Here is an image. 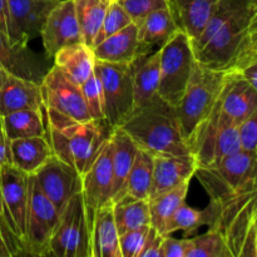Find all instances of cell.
I'll list each match as a JSON object with an SVG mask.
<instances>
[{
    "label": "cell",
    "mask_w": 257,
    "mask_h": 257,
    "mask_svg": "<svg viewBox=\"0 0 257 257\" xmlns=\"http://www.w3.org/2000/svg\"><path fill=\"white\" fill-rule=\"evenodd\" d=\"M248 256L257 257V198L236 253V257Z\"/></svg>",
    "instance_id": "cell-40"
},
{
    "label": "cell",
    "mask_w": 257,
    "mask_h": 257,
    "mask_svg": "<svg viewBox=\"0 0 257 257\" xmlns=\"http://www.w3.org/2000/svg\"><path fill=\"white\" fill-rule=\"evenodd\" d=\"M35 180L42 192L60 211L73 196L83 191V177L77 168L53 155L37 172Z\"/></svg>",
    "instance_id": "cell-12"
},
{
    "label": "cell",
    "mask_w": 257,
    "mask_h": 257,
    "mask_svg": "<svg viewBox=\"0 0 257 257\" xmlns=\"http://www.w3.org/2000/svg\"><path fill=\"white\" fill-rule=\"evenodd\" d=\"M227 70H217L195 60L182 98L176 105L182 136L187 145L198 125L208 117L222 90Z\"/></svg>",
    "instance_id": "cell-3"
},
{
    "label": "cell",
    "mask_w": 257,
    "mask_h": 257,
    "mask_svg": "<svg viewBox=\"0 0 257 257\" xmlns=\"http://www.w3.org/2000/svg\"><path fill=\"white\" fill-rule=\"evenodd\" d=\"M94 73L103 88L104 118L115 130L128 119L135 108L133 65L95 59Z\"/></svg>",
    "instance_id": "cell-8"
},
{
    "label": "cell",
    "mask_w": 257,
    "mask_h": 257,
    "mask_svg": "<svg viewBox=\"0 0 257 257\" xmlns=\"http://www.w3.org/2000/svg\"><path fill=\"white\" fill-rule=\"evenodd\" d=\"M180 28L176 24L170 8L156 10L138 24L140 55L153 52L155 47L165 45Z\"/></svg>",
    "instance_id": "cell-25"
},
{
    "label": "cell",
    "mask_w": 257,
    "mask_h": 257,
    "mask_svg": "<svg viewBox=\"0 0 257 257\" xmlns=\"http://www.w3.org/2000/svg\"><path fill=\"white\" fill-rule=\"evenodd\" d=\"M59 2L60 0H8L10 42L27 47L33 38L40 34L48 15Z\"/></svg>",
    "instance_id": "cell-13"
},
{
    "label": "cell",
    "mask_w": 257,
    "mask_h": 257,
    "mask_svg": "<svg viewBox=\"0 0 257 257\" xmlns=\"http://www.w3.org/2000/svg\"><path fill=\"white\" fill-rule=\"evenodd\" d=\"M0 223H2V222H0Z\"/></svg>",
    "instance_id": "cell-49"
},
{
    "label": "cell",
    "mask_w": 257,
    "mask_h": 257,
    "mask_svg": "<svg viewBox=\"0 0 257 257\" xmlns=\"http://www.w3.org/2000/svg\"><path fill=\"white\" fill-rule=\"evenodd\" d=\"M29 202V175L13 165L0 167V222L10 236L19 243L27 230ZM24 253V251H23Z\"/></svg>",
    "instance_id": "cell-9"
},
{
    "label": "cell",
    "mask_w": 257,
    "mask_h": 257,
    "mask_svg": "<svg viewBox=\"0 0 257 257\" xmlns=\"http://www.w3.org/2000/svg\"><path fill=\"white\" fill-rule=\"evenodd\" d=\"M257 12V0L228 20L195 53L198 62L217 70H230L245 48Z\"/></svg>",
    "instance_id": "cell-5"
},
{
    "label": "cell",
    "mask_w": 257,
    "mask_h": 257,
    "mask_svg": "<svg viewBox=\"0 0 257 257\" xmlns=\"http://www.w3.org/2000/svg\"><path fill=\"white\" fill-rule=\"evenodd\" d=\"M0 30L9 37L10 18L8 9V0H0Z\"/></svg>",
    "instance_id": "cell-47"
},
{
    "label": "cell",
    "mask_w": 257,
    "mask_h": 257,
    "mask_svg": "<svg viewBox=\"0 0 257 257\" xmlns=\"http://www.w3.org/2000/svg\"><path fill=\"white\" fill-rule=\"evenodd\" d=\"M186 257H232L225 240L218 231L208 228L207 232L190 237Z\"/></svg>",
    "instance_id": "cell-35"
},
{
    "label": "cell",
    "mask_w": 257,
    "mask_h": 257,
    "mask_svg": "<svg viewBox=\"0 0 257 257\" xmlns=\"http://www.w3.org/2000/svg\"><path fill=\"white\" fill-rule=\"evenodd\" d=\"M48 136L53 155L77 168L80 175H84L104 143L112 136L114 128L103 119L82 120L73 119L50 108H45Z\"/></svg>",
    "instance_id": "cell-1"
},
{
    "label": "cell",
    "mask_w": 257,
    "mask_h": 257,
    "mask_svg": "<svg viewBox=\"0 0 257 257\" xmlns=\"http://www.w3.org/2000/svg\"><path fill=\"white\" fill-rule=\"evenodd\" d=\"M112 137V136H110ZM113 143L108 140L99 155L83 177V197L92 218L93 212L102 206L112 203L113 191Z\"/></svg>",
    "instance_id": "cell-15"
},
{
    "label": "cell",
    "mask_w": 257,
    "mask_h": 257,
    "mask_svg": "<svg viewBox=\"0 0 257 257\" xmlns=\"http://www.w3.org/2000/svg\"><path fill=\"white\" fill-rule=\"evenodd\" d=\"M130 14L135 24H140L147 15L168 8V0H117Z\"/></svg>",
    "instance_id": "cell-38"
},
{
    "label": "cell",
    "mask_w": 257,
    "mask_h": 257,
    "mask_svg": "<svg viewBox=\"0 0 257 257\" xmlns=\"http://www.w3.org/2000/svg\"><path fill=\"white\" fill-rule=\"evenodd\" d=\"M150 227L151 225L119 235V248L122 257H140Z\"/></svg>",
    "instance_id": "cell-39"
},
{
    "label": "cell",
    "mask_w": 257,
    "mask_h": 257,
    "mask_svg": "<svg viewBox=\"0 0 257 257\" xmlns=\"http://www.w3.org/2000/svg\"><path fill=\"white\" fill-rule=\"evenodd\" d=\"M113 213L119 235L151 225L148 200H133L124 197L113 203Z\"/></svg>",
    "instance_id": "cell-31"
},
{
    "label": "cell",
    "mask_w": 257,
    "mask_h": 257,
    "mask_svg": "<svg viewBox=\"0 0 257 257\" xmlns=\"http://www.w3.org/2000/svg\"><path fill=\"white\" fill-rule=\"evenodd\" d=\"M253 2L255 0H218L215 10L211 14L208 22L206 23L201 34L195 40H192L193 52H198L222 25H225L238 13L247 9Z\"/></svg>",
    "instance_id": "cell-33"
},
{
    "label": "cell",
    "mask_w": 257,
    "mask_h": 257,
    "mask_svg": "<svg viewBox=\"0 0 257 257\" xmlns=\"http://www.w3.org/2000/svg\"><path fill=\"white\" fill-rule=\"evenodd\" d=\"M0 68L9 74L42 83L45 73L42 60L29 47L13 44L9 37L0 30Z\"/></svg>",
    "instance_id": "cell-18"
},
{
    "label": "cell",
    "mask_w": 257,
    "mask_h": 257,
    "mask_svg": "<svg viewBox=\"0 0 257 257\" xmlns=\"http://www.w3.org/2000/svg\"><path fill=\"white\" fill-rule=\"evenodd\" d=\"M12 165L28 175H34L53 156L47 135L10 141Z\"/></svg>",
    "instance_id": "cell-26"
},
{
    "label": "cell",
    "mask_w": 257,
    "mask_h": 257,
    "mask_svg": "<svg viewBox=\"0 0 257 257\" xmlns=\"http://www.w3.org/2000/svg\"><path fill=\"white\" fill-rule=\"evenodd\" d=\"M59 220V211L42 192L34 175H29V202L23 251L32 256H48L53 232Z\"/></svg>",
    "instance_id": "cell-10"
},
{
    "label": "cell",
    "mask_w": 257,
    "mask_h": 257,
    "mask_svg": "<svg viewBox=\"0 0 257 257\" xmlns=\"http://www.w3.org/2000/svg\"><path fill=\"white\" fill-rule=\"evenodd\" d=\"M20 253H23L20 246L0 223V257H13Z\"/></svg>",
    "instance_id": "cell-44"
},
{
    "label": "cell",
    "mask_w": 257,
    "mask_h": 257,
    "mask_svg": "<svg viewBox=\"0 0 257 257\" xmlns=\"http://www.w3.org/2000/svg\"><path fill=\"white\" fill-rule=\"evenodd\" d=\"M54 64L73 82L82 85L94 72V52L85 43H75L58 50L54 55Z\"/></svg>",
    "instance_id": "cell-27"
},
{
    "label": "cell",
    "mask_w": 257,
    "mask_h": 257,
    "mask_svg": "<svg viewBox=\"0 0 257 257\" xmlns=\"http://www.w3.org/2000/svg\"><path fill=\"white\" fill-rule=\"evenodd\" d=\"M93 52L97 60L131 64L140 57L138 25L132 23L124 29L105 38L93 48Z\"/></svg>",
    "instance_id": "cell-22"
},
{
    "label": "cell",
    "mask_w": 257,
    "mask_h": 257,
    "mask_svg": "<svg viewBox=\"0 0 257 257\" xmlns=\"http://www.w3.org/2000/svg\"><path fill=\"white\" fill-rule=\"evenodd\" d=\"M8 75H9V73H8L5 69H3V68H0V87L4 84V82L7 80Z\"/></svg>",
    "instance_id": "cell-48"
},
{
    "label": "cell",
    "mask_w": 257,
    "mask_h": 257,
    "mask_svg": "<svg viewBox=\"0 0 257 257\" xmlns=\"http://www.w3.org/2000/svg\"><path fill=\"white\" fill-rule=\"evenodd\" d=\"M43 109H23L0 117L5 135L10 141L19 138L45 136L47 128L44 124Z\"/></svg>",
    "instance_id": "cell-28"
},
{
    "label": "cell",
    "mask_w": 257,
    "mask_h": 257,
    "mask_svg": "<svg viewBox=\"0 0 257 257\" xmlns=\"http://www.w3.org/2000/svg\"><path fill=\"white\" fill-rule=\"evenodd\" d=\"M90 245L92 257H122L113 203L102 206L93 212Z\"/></svg>",
    "instance_id": "cell-20"
},
{
    "label": "cell",
    "mask_w": 257,
    "mask_h": 257,
    "mask_svg": "<svg viewBox=\"0 0 257 257\" xmlns=\"http://www.w3.org/2000/svg\"><path fill=\"white\" fill-rule=\"evenodd\" d=\"M132 18H131L130 14L125 12L124 8H123L117 0H112L109 7H108L107 13H105V17L104 19H103L99 33H98L97 38H95L94 47L98 43L104 40L105 38L110 37V35L114 34V33L124 29L125 27H128V25L132 24Z\"/></svg>",
    "instance_id": "cell-36"
},
{
    "label": "cell",
    "mask_w": 257,
    "mask_h": 257,
    "mask_svg": "<svg viewBox=\"0 0 257 257\" xmlns=\"http://www.w3.org/2000/svg\"><path fill=\"white\" fill-rule=\"evenodd\" d=\"M5 165H12V156H10V140L5 135L0 119V167Z\"/></svg>",
    "instance_id": "cell-46"
},
{
    "label": "cell",
    "mask_w": 257,
    "mask_h": 257,
    "mask_svg": "<svg viewBox=\"0 0 257 257\" xmlns=\"http://www.w3.org/2000/svg\"><path fill=\"white\" fill-rule=\"evenodd\" d=\"M197 168L193 156H155L153 178L148 200L173 190L182 183L191 182Z\"/></svg>",
    "instance_id": "cell-16"
},
{
    "label": "cell",
    "mask_w": 257,
    "mask_h": 257,
    "mask_svg": "<svg viewBox=\"0 0 257 257\" xmlns=\"http://www.w3.org/2000/svg\"><path fill=\"white\" fill-rule=\"evenodd\" d=\"M188 187H190V182H185L173 190L161 193V195L148 200L151 226L155 227L163 236H165V230L168 221L171 220L173 213L178 210V207L185 203Z\"/></svg>",
    "instance_id": "cell-29"
},
{
    "label": "cell",
    "mask_w": 257,
    "mask_h": 257,
    "mask_svg": "<svg viewBox=\"0 0 257 257\" xmlns=\"http://www.w3.org/2000/svg\"><path fill=\"white\" fill-rule=\"evenodd\" d=\"M90 227L92 218L80 192L73 196L60 211L48 256L92 257Z\"/></svg>",
    "instance_id": "cell-6"
},
{
    "label": "cell",
    "mask_w": 257,
    "mask_h": 257,
    "mask_svg": "<svg viewBox=\"0 0 257 257\" xmlns=\"http://www.w3.org/2000/svg\"><path fill=\"white\" fill-rule=\"evenodd\" d=\"M205 225H211V215L208 208L195 210L191 206L186 205L185 202L178 207V210L173 213L171 220L168 221L165 230V236L177 232V231H182L185 233V237H190Z\"/></svg>",
    "instance_id": "cell-34"
},
{
    "label": "cell",
    "mask_w": 257,
    "mask_h": 257,
    "mask_svg": "<svg viewBox=\"0 0 257 257\" xmlns=\"http://www.w3.org/2000/svg\"><path fill=\"white\" fill-rule=\"evenodd\" d=\"M188 146L198 168L215 167L225 157L242 150L238 124L221 110L218 99L212 112L195 131Z\"/></svg>",
    "instance_id": "cell-4"
},
{
    "label": "cell",
    "mask_w": 257,
    "mask_h": 257,
    "mask_svg": "<svg viewBox=\"0 0 257 257\" xmlns=\"http://www.w3.org/2000/svg\"><path fill=\"white\" fill-rule=\"evenodd\" d=\"M120 130L124 131L138 148L153 156H192L182 136L176 107L155 95L147 104L133 110Z\"/></svg>",
    "instance_id": "cell-2"
},
{
    "label": "cell",
    "mask_w": 257,
    "mask_h": 257,
    "mask_svg": "<svg viewBox=\"0 0 257 257\" xmlns=\"http://www.w3.org/2000/svg\"><path fill=\"white\" fill-rule=\"evenodd\" d=\"M110 2L112 0H74L83 43L88 47H94L95 38L99 33Z\"/></svg>",
    "instance_id": "cell-30"
},
{
    "label": "cell",
    "mask_w": 257,
    "mask_h": 257,
    "mask_svg": "<svg viewBox=\"0 0 257 257\" xmlns=\"http://www.w3.org/2000/svg\"><path fill=\"white\" fill-rule=\"evenodd\" d=\"M110 140L113 143L112 203H115L125 196V185L137 155L138 146L120 128H115L113 131Z\"/></svg>",
    "instance_id": "cell-23"
},
{
    "label": "cell",
    "mask_w": 257,
    "mask_h": 257,
    "mask_svg": "<svg viewBox=\"0 0 257 257\" xmlns=\"http://www.w3.org/2000/svg\"><path fill=\"white\" fill-rule=\"evenodd\" d=\"M163 238H165V236L151 226L140 257H161Z\"/></svg>",
    "instance_id": "cell-43"
},
{
    "label": "cell",
    "mask_w": 257,
    "mask_h": 257,
    "mask_svg": "<svg viewBox=\"0 0 257 257\" xmlns=\"http://www.w3.org/2000/svg\"><path fill=\"white\" fill-rule=\"evenodd\" d=\"M133 65V99L138 109L157 95L161 74L160 48L148 54H142L132 62ZM133 113V112H132Z\"/></svg>",
    "instance_id": "cell-21"
},
{
    "label": "cell",
    "mask_w": 257,
    "mask_h": 257,
    "mask_svg": "<svg viewBox=\"0 0 257 257\" xmlns=\"http://www.w3.org/2000/svg\"><path fill=\"white\" fill-rule=\"evenodd\" d=\"M42 85L9 74L0 87V117L23 109H43Z\"/></svg>",
    "instance_id": "cell-19"
},
{
    "label": "cell",
    "mask_w": 257,
    "mask_h": 257,
    "mask_svg": "<svg viewBox=\"0 0 257 257\" xmlns=\"http://www.w3.org/2000/svg\"><path fill=\"white\" fill-rule=\"evenodd\" d=\"M161 74L157 94L176 107L182 98L195 64V52L190 37L178 30L160 48Z\"/></svg>",
    "instance_id": "cell-7"
},
{
    "label": "cell",
    "mask_w": 257,
    "mask_h": 257,
    "mask_svg": "<svg viewBox=\"0 0 257 257\" xmlns=\"http://www.w3.org/2000/svg\"><path fill=\"white\" fill-rule=\"evenodd\" d=\"M218 0H168V8L180 30L195 40L205 28Z\"/></svg>",
    "instance_id": "cell-24"
},
{
    "label": "cell",
    "mask_w": 257,
    "mask_h": 257,
    "mask_svg": "<svg viewBox=\"0 0 257 257\" xmlns=\"http://www.w3.org/2000/svg\"><path fill=\"white\" fill-rule=\"evenodd\" d=\"M241 148L257 156V108L238 124Z\"/></svg>",
    "instance_id": "cell-41"
},
{
    "label": "cell",
    "mask_w": 257,
    "mask_h": 257,
    "mask_svg": "<svg viewBox=\"0 0 257 257\" xmlns=\"http://www.w3.org/2000/svg\"><path fill=\"white\" fill-rule=\"evenodd\" d=\"M44 107L54 109L73 119L90 120L80 85L73 82L59 67L54 64L45 73L42 83Z\"/></svg>",
    "instance_id": "cell-11"
},
{
    "label": "cell",
    "mask_w": 257,
    "mask_h": 257,
    "mask_svg": "<svg viewBox=\"0 0 257 257\" xmlns=\"http://www.w3.org/2000/svg\"><path fill=\"white\" fill-rule=\"evenodd\" d=\"M236 70L250 83L251 87H253V89L257 92V57Z\"/></svg>",
    "instance_id": "cell-45"
},
{
    "label": "cell",
    "mask_w": 257,
    "mask_h": 257,
    "mask_svg": "<svg viewBox=\"0 0 257 257\" xmlns=\"http://www.w3.org/2000/svg\"><path fill=\"white\" fill-rule=\"evenodd\" d=\"M87 104L88 113L92 119H103L104 118V97L103 88L99 78L94 72L93 74L80 85Z\"/></svg>",
    "instance_id": "cell-37"
},
{
    "label": "cell",
    "mask_w": 257,
    "mask_h": 257,
    "mask_svg": "<svg viewBox=\"0 0 257 257\" xmlns=\"http://www.w3.org/2000/svg\"><path fill=\"white\" fill-rule=\"evenodd\" d=\"M153 158L155 156L150 152L138 148L135 162L128 175L124 197L133 200H148L153 178Z\"/></svg>",
    "instance_id": "cell-32"
},
{
    "label": "cell",
    "mask_w": 257,
    "mask_h": 257,
    "mask_svg": "<svg viewBox=\"0 0 257 257\" xmlns=\"http://www.w3.org/2000/svg\"><path fill=\"white\" fill-rule=\"evenodd\" d=\"M218 104L230 119L240 124L257 108V92L237 70H227Z\"/></svg>",
    "instance_id": "cell-17"
},
{
    "label": "cell",
    "mask_w": 257,
    "mask_h": 257,
    "mask_svg": "<svg viewBox=\"0 0 257 257\" xmlns=\"http://www.w3.org/2000/svg\"><path fill=\"white\" fill-rule=\"evenodd\" d=\"M190 237L173 238L171 235L165 236L161 248V257H186L188 251Z\"/></svg>",
    "instance_id": "cell-42"
},
{
    "label": "cell",
    "mask_w": 257,
    "mask_h": 257,
    "mask_svg": "<svg viewBox=\"0 0 257 257\" xmlns=\"http://www.w3.org/2000/svg\"><path fill=\"white\" fill-rule=\"evenodd\" d=\"M40 35L48 58H54L62 48L83 42L74 0H60L53 8L43 25Z\"/></svg>",
    "instance_id": "cell-14"
}]
</instances>
